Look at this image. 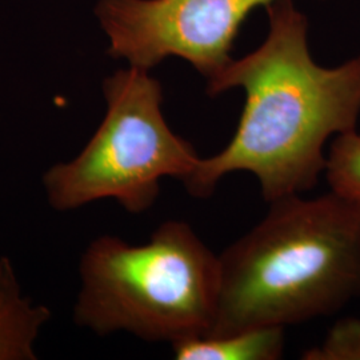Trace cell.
Returning <instances> with one entry per match:
<instances>
[{"instance_id":"8992f818","label":"cell","mask_w":360,"mask_h":360,"mask_svg":"<svg viewBox=\"0 0 360 360\" xmlns=\"http://www.w3.org/2000/svg\"><path fill=\"white\" fill-rule=\"evenodd\" d=\"M51 311L23 294L10 257H0V360L37 359L35 343Z\"/></svg>"},{"instance_id":"7a4b0ae2","label":"cell","mask_w":360,"mask_h":360,"mask_svg":"<svg viewBox=\"0 0 360 360\" xmlns=\"http://www.w3.org/2000/svg\"><path fill=\"white\" fill-rule=\"evenodd\" d=\"M207 335L307 322L360 296V202L340 193L271 202L257 227L220 257Z\"/></svg>"},{"instance_id":"9c48e42d","label":"cell","mask_w":360,"mask_h":360,"mask_svg":"<svg viewBox=\"0 0 360 360\" xmlns=\"http://www.w3.org/2000/svg\"><path fill=\"white\" fill-rule=\"evenodd\" d=\"M304 359L360 360V321L343 319L336 323L322 345L309 349Z\"/></svg>"},{"instance_id":"3957f363","label":"cell","mask_w":360,"mask_h":360,"mask_svg":"<svg viewBox=\"0 0 360 360\" xmlns=\"http://www.w3.org/2000/svg\"><path fill=\"white\" fill-rule=\"evenodd\" d=\"M79 274L74 319L95 334L172 345L208 334L215 322L220 260L184 221L160 224L146 245L96 238Z\"/></svg>"},{"instance_id":"ba28073f","label":"cell","mask_w":360,"mask_h":360,"mask_svg":"<svg viewBox=\"0 0 360 360\" xmlns=\"http://www.w3.org/2000/svg\"><path fill=\"white\" fill-rule=\"evenodd\" d=\"M331 191L360 202V134H339L327 154L326 169Z\"/></svg>"},{"instance_id":"6da1fadb","label":"cell","mask_w":360,"mask_h":360,"mask_svg":"<svg viewBox=\"0 0 360 360\" xmlns=\"http://www.w3.org/2000/svg\"><path fill=\"white\" fill-rule=\"evenodd\" d=\"M266 8L263 44L207 80L210 96L242 89L245 103L231 142L200 159L184 184L193 196H210L235 171L252 174L270 203L309 191L326 169L324 144L356 127L360 55L333 68L316 65L307 44V18L291 0H275Z\"/></svg>"},{"instance_id":"277c9868","label":"cell","mask_w":360,"mask_h":360,"mask_svg":"<svg viewBox=\"0 0 360 360\" xmlns=\"http://www.w3.org/2000/svg\"><path fill=\"white\" fill-rule=\"evenodd\" d=\"M107 110L101 126L79 154L43 175L49 205L72 211L102 199L141 214L154 206L160 180L184 184L202 158L176 135L163 115V89L150 71L119 70L103 83Z\"/></svg>"},{"instance_id":"5b68a950","label":"cell","mask_w":360,"mask_h":360,"mask_svg":"<svg viewBox=\"0 0 360 360\" xmlns=\"http://www.w3.org/2000/svg\"><path fill=\"white\" fill-rule=\"evenodd\" d=\"M275 0H99L95 15L108 53L150 71L169 56L207 77L232 62L231 50L248 15Z\"/></svg>"},{"instance_id":"52a82bcc","label":"cell","mask_w":360,"mask_h":360,"mask_svg":"<svg viewBox=\"0 0 360 360\" xmlns=\"http://www.w3.org/2000/svg\"><path fill=\"white\" fill-rule=\"evenodd\" d=\"M179 360H275L283 355L284 327H257L226 335H203L172 343Z\"/></svg>"}]
</instances>
